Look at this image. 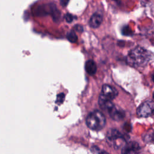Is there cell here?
<instances>
[{
	"label": "cell",
	"mask_w": 154,
	"mask_h": 154,
	"mask_svg": "<svg viewBox=\"0 0 154 154\" xmlns=\"http://www.w3.org/2000/svg\"><path fill=\"white\" fill-rule=\"evenodd\" d=\"M150 52L141 47H137L132 49L128 54L126 61L131 66L139 67L144 66L150 60Z\"/></svg>",
	"instance_id": "cell-1"
},
{
	"label": "cell",
	"mask_w": 154,
	"mask_h": 154,
	"mask_svg": "<svg viewBox=\"0 0 154 154\" xmlns=\"http://www.w3.org/2000/svg\"><path fill=\"white\" fill-rule=\"evenodd\" d=\"M106 119L104 115L99 111L95 110L88 114L86 118L87 126L94 131H100L105 126Z\"/></svg>",
	"instance_id": "cell-2"
},
{
	"label": "cell",
	"mask_w": 154,
	"mask_h": 154,
	"mask_svg": "<svg viewBox=\"0 0 154 154\" xmlns=\"http://www.w3.org/2000/svg\"><path fill=\"white\" fill-rule=\"evenodd\" d=\"M106 138L108 141L114 144L115 148H119L123 143H125L123 135L116 129L109 130L106 134Z\"/></svg>",
	"instance_id": "cell-3"
},
{
	"label": "cell",
	"mask_w": 154,
	"mask_h": 154,
	"mask_svg": "<svg viewBox=\"0 0 154 154\" xmlns=\"http://www.w3.org/2000/svg\"><path fill=\"white\" fill-rule=\"evenodd\" d=\"M137 115L141 117H147L154 113V102L147 100L141 103L137 111Z\"/></svg>",
	"instance_id": "cell-4"
},
{
	"label": "cell",
	"mask_w": 154,
	"mask_h": 154,
	"mask_svg": "<svg viewBox=\"0 0 154 154\" xmlns=\"http://www.w3.org/2000/svg\"><path fill=\"white\" fill-rule=\"evenodd\" d=\"M117 91L115 88L109 85L105 84L102 86L99 99L112 100L117 96Z\"/></svg>",
	"instance_id": "cell-5"
},
{
	"label": "cell",
	"mask_w": 154,
	"mask_h": 154,
	"mask_svg": "<svg viewBox=\"0 0 154 154\" xmlns=\"http://www.w3.org/2000/svg\"><path fill=\"white\" fill-rule=\"evenodd\" d=\"M108 111L109 116L114 120L119 121L122 120L125 116L124 111L114 105H113Z\"/></svg>",
	"instance_id": "cell-6"
},
{
	"label": "cell",
	"mask_w": 154,
	"mask_h": 154,
	"mask_svg": "<svg viewBox=\"0 0 154 154\" xmlns=\"http://www.w3.org/2000/svg\"><path fill=\"white\" fill-rule=\"evenodd\" d=\"M140 149V147L138 143L136 142H130L125 144L123 146L122 153H137Z\"/></svg>",
	"instance_id": "cell-7"
},
{
	"label": "cell",
	"mask_w": 154,
	"mask_h": 154,
	"mask_svg": "<svg viewBox=\"0 0 154 154\" xmlns=\"http://www.w3.org/2000/svg\"><path fill=\"white\" fill-rule=\"evenodd\" d=\"M102 16L97 13L93 14L90 19L89 25L93 28H98L102 22Z\"/></svg>",
	"instance_id": "cell-8"
},
{
	"label": "cell",
	"mask_w": 154,
	"mask_h": 154,
	"mask_svg": "<svg viewBox=\"0 0 154 154\" xmlns=\"http://www.w3.org/2000/svg\"><path fill=\"white\" fill-rule=\"evenodd\" d=\"M85 70L90 75H93L97 70V66L95 62L93 60H88L85 65Z\"/></svg>",
	"instance_id": "cell-9"
},
{
	"label": "cell",
	"mask_w": 154,
	"mask_h": 154,
	"mask_svg": "<svg viewBox=\"0 0 154 154\" xmlns=\"http://www.w3.org/2000/svg\"><path fill=\"white\" fill-rule=\"evenodd\" d=\"M67 38L70 42L75 43L77 41L78 37L75 32L73 31H71L69 32H68L67 35Z\"/></svg>",
	"instance_id": "cell-10"
},
{
	"label": "cell",
	"mask_w": 154,
	"mask_h": 154,
	"mask_svg": "<svg viewBox=\"0 0 154 154\" xmlns=\"http://www.w3.org/2000/svg\"><path fill=\"white\" fill-rule=\"evenodd\" d=\"M64 93H60L59 94H58L57 97V100H56V103L60 104L63 102L64 100Z\"/></svg>",
	"instance_id": "cell-11"
},
{
	"label": "cell",
	"mask_w": 154,
	"mask_h": 154,
	"mask_svg": "<svg viewBox=\"0 0 154 154\" xmlns=\"http://www.w3.org/2000/svg\"><path fill=\"white\" fill-rule=\"evenodd\" d=\"M73 19H74V16L70 13H67L65 15V19L66 22L68 23H71L73 21Z\"/></svg>",
	"instance_id": "cell-12"
},
{
	"label": "cell",
	"mask_w": 154,
	"mask_h": 154,
	"mask_svg": "<svg viewBox=\"0 0 154 154\" xmlns=\"http://www.w3.org/2000/svg\"><path fill=\"white\" fill-rule=\"evenodd\" d=\"M69 1V0H60V4L63 7H66L68 4Z\"/></svg>",
	"instance_id": "cell-13"
},
{
	"label": "cell",
	"mask_w": 154,
	"mask_h": 154,
	"mask_svg": "<svg viewBox=\"0 0 154 154\" xmlns=\"http://www.w3.org/2000/svg\"><path fill=\"white\" fill-rule=\"evenodd\" d=\"M152 80H153V82H154V73H153V75H152Z\"/></svg>",
	"instance_id": "cell-14"
},
{
	"label": "cell",
	"mask_w": 154,
	"mask_h": 154,
	"mask_svg": "<svg viewBox=\"0 0 154 154\" xmlns=\"http://www.w3.org/2000/svg\"><path fill=\"white\" fill-rule=\"evenodd\" d=\"M153 98H154V92H153Z\"/></svg>",
	"instance_id": "cell-15"
}]
</instances>
